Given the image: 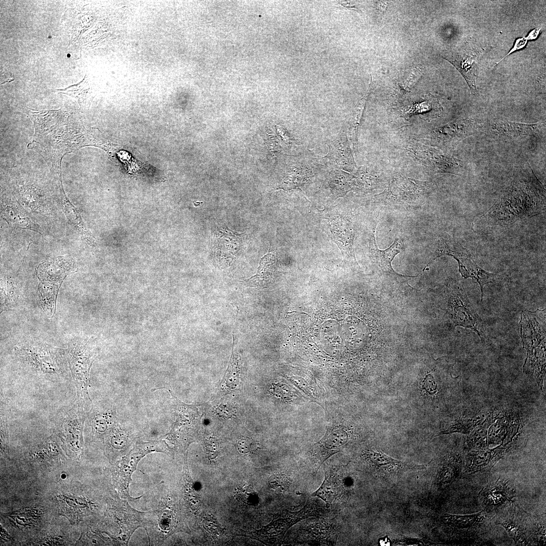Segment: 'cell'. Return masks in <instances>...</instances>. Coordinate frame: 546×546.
<instances>
[{
  "label": "cell",
  "mask_w": 546,
  "mask_h": 546,
  "mask_svg": "<svg viewBox=\"0 0 546 546\" xmlns=\"http://www.w3.org/2000/svg\"><path fill=\"white\" fill-rule=\"evenodd\" d=\"M27 114L34 126L28 147L43 158L53 174L61 178L63 156L88 144L89 137L79 118L61 109H29Z\"/></svg>",
  "instance_id": "obj_1"
},
{
  "label": "cell",
  "mask_w": 546,
  "mask_h": 546,
  "mask_svg": "<svg viewBox=\"0 0 546 546\" xmlns=\"http://www.w3.org/2000/svg\"><path fill=\"white\" fill-rule=\"evenodd\" d=\"M302 170H295L291 173L286 178V183L289 184L290 188H294L301 186L308 180V175Z\"/></svg>",
  "instance_id": "obj_32"
},
{
  "label": "cell",
  "mask_w": 546,
  "mask_h": 546,
  "mask_svg": "<svg viewBox=\"0 0 546 546\" xmlns=\"http://www.w3.org/2000/svg\"><path fill=\"white\" fill-rule=\"evenodd\" d=\"M449 289L447 314L456 326L469 329L479 336L483 334V321L470 302L465 290L460 285H452Z\"/></svg>",
  "instance_id": "obj_4"
},
{
  "label": "cell",
  "mask_w": 546,
  "mask_h": 546,
  "mask_svg": "<svg viewBox=\"0 0 546 546\" xmlns=\"http://www.w3.org/2000/svg\"><path fill=\"white\" fill-rule=\"evenodd\" d=\"M1 214L3 217L12 226L20 229L40 232V228L15 200L9 196L1 199Z\"/></svg>",
  "instance_id": "obj_15"
},
{
  "label": "cell",
  "mask_w": 546,
  "mask_h": 546,
  "mask_svg": "<svg viewBox=\"0 0 546 546\" xmlns=\"http://www.w3.org/2000/svg\"><path fill=\"white\" fill-rule=\"evenodd\" d=\"M464 457L453 454L445 459L438 470L436 483L439 487H445L453 482L463 468Z\"/></svg>",
  "instance_id": "obj_19"
},
{
  "label": "cell",
  "mask_w": 546,
  "mask_h": 546,
  "mask_svg": "<svg viewBox=\"0 0 546 546\" xmlns=\"http://www.w3.org/2000/svg\"><path fill=\"white\" fill-rule=\"evenodd\" d=\"M495 523L503 526L517 545H533L536 519L514 504L495 514Z\"/></svg>",
  "instance_id": "obj_5"
},
{
  "label": "cell",
  "mask_w": 546,
  "mask_h": 546,
  "mask_svg": "<svg viewBox=\"0 0 546 546\" xmlns=\"http://www.w3.org/2000/svg\"><path fill=\"white\" fill-rule=\"evenodd\" d=\"M540 125V123L525 124L499 121L492 123V128L497 135L510 138H517L532 134Z\"/></svg>",
  "instance_id": "obj_20"
},
{
  "label": "cell",
  "mask_w": 546,
  "mask_h": 546,
  "mask_svg": "<svg viewBox=\"0 0 546 546\" xmlns=\"http://www.w3.org/2000/svg\"><path fill=\"white\" fill-rule=\"evenodd\" d=\"M527 41L528 40L526 39V37H520L516 39L513 48L509 51L508 53H507L501 59L499 60V61H497L492 67H494L495 65L498 64L500 61H502L504 58L509 56L510 54L513 53L515 51L521 50L525 48L527 43Z\"/></svg>",
  "instance_id": "obj_36"
},
{
  "label": "cell",
  "mask_w": 546,
  "mask_h": 546,
  "mask_svg": "<svg viewBox=\"0 0 546 546\" xmlns=\"http://www.w3.org/2000/svg\"><path fill=\"white\" fill-rule=\"evenodd\" d=\"M76 271L74 261L67 256L49 259L38 265L36 269L39 282L38 297L48 315L53 316L55 312L57 296L63 280Z\"/></svg>",
  "instance_id": "obj_3"
},
{
  "label": "cell",
  "mask_w": 546,
  "mask_h": 546,
  "mask_svg": "<svg viewBox=\"0 0 546 546\" xmlns=\"http://www.w3.org/2000/svg\"><path fill=\"white\" fill-rule=\"evenodd\" d=\"M61 197L63 211L68 220L88 244L94 245L95 244L94 237L84 225L78 210L66 197L64 189L61 190Z\"/></svg>",
  "instance_id": "obj_22"
},
{
  "label": "cell",
  "mask_w": 546,
  "mask_h": 546,
  "mask_svg": "<svg viewBox=\"0 0 546 546\" xmlns=\"http://www.w3.org/2000/svg\"><path fill=\"white\" fill-rule=\"evenodd\" d=\"M541 31V27L536 28L531 30L527 36L525 37L528 40L535 39L539 35Z\"/></svg>",
  "instance_id": "obj_38"
},
{
  "label": "cell",
  "mask_w": 546,
  "mask_h": 546,
  "mask_svg": "<svg viewBox=\"0 0 546 546\" xmlns=\"http://www.w3.org/2000/svg\"><path fill=\"white\" fill-rule=\"evenodd\" d=\"M329 146V152L325 157L333 160L336 165L341 167L347 165L349 161V152L343 132L339 133Z\"/></svg>",
  "instance_id": "obj_25"
},
{
  "label": "cell",
  "mask_w": 546,
  "mask_h": 546,
  "mask_svg": "<svg viewBox=\"0 0 546 546\" xmlns=\"http://www.w3.org/2000/svg\"><path fill=\"white\" fill-rule=\"evenodd\" d=\"M69 360L72 374L78 382L86 380L92 362V353L84 340L76 338L70 345Z\"/></svg>",
  "instance_id": "obj_14"
},
{
  "label": "cell",
  "mask_w": 546,
  "mask_h": 546,
  "mask_svg": "<svg viewBox=\"0 0 546 546\" xmlns=\"http://www.w3.org/2000/svg\"><path fill=\"white\" fill-rule=\"evenodd\" d=\"M203 523L205 529L210 533H215L219 530L220 527L218 522L210 516L205 517Z\"/></svg>",
  "instance_id": "obj_35"
},
{
  "label": "cell",
  "mask_w": 546,
  "mask_h": 546,
  "mask_svg": "<svg viewBox=\"0 0 546 546\" xmlns=\"http://www.w3.org/2000/svg\"><path fill=\"white\" fill-rule=\"evenodd\" d=\"M528 172L516 173L507 193L474 220L472 230L475 233L491 234L508 229L518 220L544 212L545 190L532 171Z\"/></svg>",
  "instance_id": "obj_2"
},
{
  "label": "cell",
  "mask_w": 546,
  "mask_h": 546,
  "mask_svg": "<svg viewBox=\"0 0 546 546\" xmlns=\"http://www.w3.org/2000/svg\"><path fill=\"white\" fill-rule=\"evenodd\" d=\"M517 489L512 481L499 477L487 484L479 492L478 498L483 510L491 515L514 503Z\"/></svg>",
  "instance_id": "obj_7"
},
{
  "label": "cell",
  "mask_w": 546,
  "mask_h": 546,
  "mask_svg": "<svg viewBox=\"0 0 546 546\" xmlns=\"http://www.w3.org/2000/svg\"><path fill=\"white\" fill-rule=\"evenodd\" d=\"M57 501L60 512L71 522L79 521L82 510L86 507L84 500L79 497L63 495L58 496Z\"/></svg>",
  "instance_id": "obj_24"
},
{
  "label": "cell",
  "mask_w": 546,
  "mask_h": 546,
  "mask_svg": "<svg viewBox=\"0 0 546 546\" xmlns=\"http://www.w3.org/2000/svg\"><path fill=\"white\" fill-rule=\"evenodd\" d=\"M56 90L59 94H65L74 98L77 101L80 108L84 107L88 90L84 82V79L76 84L64 89H56Z\"/></svg>",
  "instance_id": "obj_27"
},
{
  "label": "cell",
  "mask_w": 546,
  "mask_h": 546,
  "mask_svg": "<svg viewBox=\"0 0 546 546\" xmlns=\"http://www.w3.org/2000/svg\"><path fill=\"white\" fill-rule=\"evenodd\" d=\"M21 351L37 370L50 374H58L61 371L59 349L47 344L34 343L22 347Z\"/></svg>",
  "instance_id": "obj_8"
},
{
  "label": "cell",
  "mask_w": 546,
  "mask_h": 546,
  "mask_svg": "<svg viewBox=\"0 0 546 546\" xmlns=\"http://www.w3.org/2000/svg\"><path fill=\"white\" fill-rule=\"evenodd\" d=\"M207 453L211 459H214L218 453L219 444L218 442L214 439H210L207 442Z\"/></svg>",
  "instance_id": "obj_37"
},
{
  "label": "cell",
  "mask_w": 546,
  "mask_h": 546,
  "mask_svg": "<svg viewBox=\"0 0 546 546\" xmlns=\"http://www.w3.org/2000/svg\"><path fill=\"white\" fill-rule=\"evenodd\" d=\"M268 483L269 486L275 490L283 492L288 489L291 484V481L284 474L275 473L270 476Z\"/></svg>",
  "instance_id": "obj_30"
},
{
  "label": "cell",
  "mask_w": 546,
  "mask_h": 546,
  "mask_svg": "<svg viewBox=\"0 0 546 546\" xmlns=\"http://www.w3.org/2000/svg\"><path fill=\"white\" fill-rule=\"evenodd\" d=\"M364 457L374 469L386 472L420 470L424 467L422 465L410 464L394 459L381 451L368 450L364 453Z\"/></svg>",
  "instance_id": "obj_16"
},
{
  "label": "cell",
  "mask_w": 546,
  "mask_h": 546,
  "mask_svg": "<svg viewBox=\"0 0 546 546\" xmlns=\"http://www.w3.org/2000/svg\"><path fill=\"white\" fill-rule=\"evenodd\" d=\"M325 479L320 486L312 496H316L326 504L329 507L334 502L340 495L342 490V484L340 475L333 470L324 467Z\"/></svg>",
  "instance_id": "obj_17"
},
{
  "label": "cell",
  "mask_w": 546,
  "mask_h": 546,
  "mask_svg": "<svg viewBox=\"0 0 546 546\" xmlns=\"http://www.w3.org/2000/svg\"><path fill=\"white\" fill-rule=\"evenodd\" d=\"M507 450L508 447L504 445L492 449L470 451L464 458L463 471L467 474L489 471L503 458Z\"/></svg>",
  "instance_id": "obj_11"
},
{
  "label": "cell",
  "mask_w": 546,
  "mask_h": 546,
  "mask_svg": "<svg viewBox=\"0 0 546 546\" xmlns=\"http://www.w3.org/2000/svg\"><path fill=\"white\" fill-rule=\"evenodd\" d=\"M240 369L238 354L233 352L224 380L225 385L228 387L233 389L237 386L239 380Z\"/></svg>",
  "instance_id": "obj_28"
},
{
  "label": "cell",
  "mask_w": 546,
  "mask_h": 546,
  "mask_svg": "<svg viewBox=\"0 0 546 546\" xmlns=\"http://www.w3.org/2000/svg\"><path fill=\"white\" fill-rule=\"evenodd\" d=\"M479 54L472 52H461L457 55L452 63L466 80L472 92L476 91L475 71Z\"/></svg>",
  "instance_id": "obj_21"
},
{
  "label": "cell",
  "mask_w": 546,
  "mask_h": 546,
  "mask_svg": "<svg viewBox=\"0 0 546 546\" xmlns=\"http://www.w3.org/2000/svg\"><path fill=\"white\" fill-rule=\"evenodd\" d=\"M276 259L274 254L269 253L260 260L257 273L247 282L249 286H262L269 282L276 269Z\"/></svg>",
  "instance_id": "obj_23"
},
{
  "label": "cell",
  "mask_w": 546,
  "mask_h": 546,
  "mask_svg": "<svg viewBox=\"0 0 546 546\" xmlns=\"http://www.w3.org/2000/svg\"><path fill=\"white\" fill-rule=\"evenodd\" d=\"M349 435L345 429L335 426L329 428L323 437L312 446L311 454L319 467L333 454L340 451L348 442Z\"/></svg>",
  "instance_id": "obj_9"
},
{
  "label": "cell",
  "mask_w": 546,
  "mask_h": 546,
  "mask_svg": "<svg viewBox=\"0 0 546 546\" xmlns=\"http://www.w3.org/2000/svg\"><path fill=\"white\" fill-rule=\"evenodd\" d=\"M328 228L331 239L337 244L343 256L355 259L353 250L354 231L347 217L339 216L329 221Z\"/></svg>",
  "instance_id": "obj_13"
},
{
  "label": "cell",
  "mask_w": 546,
  "mask_h": 546,
  "mask_svg": "<svg viewBox=\"0 0 546 546\" xmlns=\"http://www.w3.org/2000/svg\"><path fill=\"white\" fill-rule=\"evenodd\" d=\"M371 237L370 249L373 257L378 262L381 268L392 274L400 275L396 273L392 267L391 262L395 256L403 248V244L399 239H396L393 243L385 250H380L377 244L374 232Z\"/></svg>",
  "instance_id": "obj_18"
},
{
  "label": "cell",
  "mask_w": 546,
  "mask_h": 546,
  "mask_svg": "<svg viewBox=\"0 0 546 546\" xmlns=\"http://www.w3.org/2000/svg\"><path fill=\"white\" fill-rule=\"evenodd\" d=\"M239 497L245 503L252 504L257 501L258 496L253 488L248 485H243L238 489Z\"/></svg>",
  "instance_id": "obj_33"
},
{
  "label": "cell",
  "mask_w": 546,
  "mask_h": 546,
  "mask_svg": "<svg viewBox=\"0 0 546 546\" xmlns=\"http://www.w3.org/2000/svg\"><path fill=\"white\" fill-rule=\"evenodd\" d=\"M256 447V443L248 437L241 438L237 443L238 450L241 453H247L254 450Z\"/></svg>",
  "instance_id": "obj_34"
},
{
  "label": "cell",
  "mask_w": 546,
  "mask_h": 546,
  "mask_svg": "<svg viewBox=\"0 0 546 546\" xmlns=\"http://www.w3.org/2000/svg\"><path fill=\"white\" fill-rule=\"evenodd\" d=\"M290 380L295 386L306 394L312 401L323 406L320 399L316 397L314 393L310 390L309 385L304 379L299 377H292L290 378Z\"/></svg>",
  "instance_id": "obj_31"
},
{
  "label": "cell",
  "mask_w": 546,
  "mask_h": 546,
  "mask_svg": "<svg viewBox=\"0 0 546 546\" xmlns=\"http://www.w3.org/2000/svg\"><path fill=\"white\" fill-rule=\"evenodd\" d=\"M490 516L483 510L470 515L444 513L441 516L440 522L443 529L452 535L472 538L487 530Z\"/></svg>",
  "instance_id": "obj_6"
},
{
  "label": "cell",
  "mask_w": 546,
  "mask_h": 546,
  "mask_svg": "<svg viewBox=\"0 0 546 546\" xmlns=\"http://www.w3.org/2000/svg\"><path fill=\"white\" fill-rule=\"evenodd\" d=\"M317 511L315 504L307 502L300 510L288 512L272 521L261 530V533L267 541L280 540L291 527L302 520L315 516Z\"/></svg>",
  "instance_id": "obj_10"
},
{
  "label": "cell",
  "mask_w": 546,
  "mask_h": 546,
  "mask_svg": "<svg viewBox=\"0 0 546 546\" xmlns=\"http://www.w3.org/2000/svg\"><path fill=\"white\" fill-rule=\"evenodd\" d=\"M1 311L11 309L17 304L19 299V290L11 281L2 280L1 284Z\"/></svg>",
  "instance_id": "obj_26"
},
{
  "label": "cell",
  "mask_w": 546,
  "mask_h": 546,
  "mask_svg": "<svg viewBox=\"0 0 546 546\" xmlns=\"http://www.w3.org/2000/svg\"><path fill=\"white\" fill-rule=\"evenodd\" d=\"M329 184L334 194L338 197L344 196L350 189L344 177L337 173L331 174Z\"/></svg>",
  "instance_id": "obj_29"
},
{
  "label": "cell",
  "mask_w": 546,
  "mask_h": 546,
  "mask_svg": "<svg viewBox=\"0 0 546 546\" xmlns=\"http://www.w3.org/2000/svg\"><path fill=\"white\" fill-rule=\"evenodd\" d=\"M456 260L462 276L465 279H475L480 285L481 301L483 297L484 286L488 284L499 283L504 279L503 276L488 272L478 265L467 249L464 250Z\"/></svg>",
  "instance_id": "obj_12"
}]
</instances>
